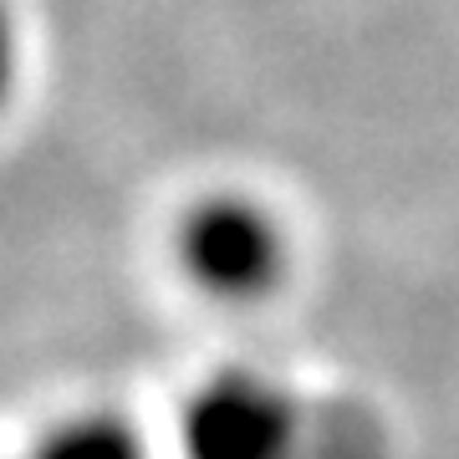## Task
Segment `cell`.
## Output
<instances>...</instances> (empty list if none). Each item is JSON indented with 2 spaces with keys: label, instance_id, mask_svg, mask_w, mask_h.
I'll return each instance as SVG.
<instances>
[{
  "label": "cell",
  "instance_id": "obj_1",
  "mask_svg": "<svg viewBox=\"0 0 459 459\" xmlns=\"http://www.w3.org/2000/svg\"><path fill=\"white\" fill-rule=\"evenodd\" d=\"M184 459H388V434L358 403H316L250 368L214 373L179 419Z\"/></svg>",
  "mask_w": 459,
  "mask_h": 459
},
{
  "label": "cell",
  "instance_id": "obj_2",
  "mask_svg": "<svg viewBox=\"0 0 459 459\" xmlns=\"http://www.w3.org/2000/svg\"><path fill=\"white\" fill-rule=\"evenodd\" d=\"M179 261L204 291L246 301V296H261L281 281L286 235L255 199L220 195L184 214Z\"/></svg>",
  "mask_w": 459,
  "mask_h": 459
},
{
  "label": "cell",
  "instance_id": "obj_3",
  "mask_svg": "<svg viewBox=\"0 0 459 459\" xmlns=\"http://www.w3.org/2000/svg\"><path fill=\"white\" fill-rule=\"evenodd\" d=\"M26 459H148L143 439L117 413H77L36 439Z\"/></svg>",
  "mask_w": 459,
  "mask_h": 459
},
{
  "label": "cell",
  "instance_id": "obj_4",
  "mask_svg": "<svg viewBox=\"0 0 459 459\" xmlns=\"http://www.w3.org/2000/svg\"><path fill=\"white\" fill-rule=\"evenodd\" d=\"M11 82H16V21L0 0V102L11 98Z\"/></svg>",
  "mask_w": 459,
  "mask_h": 459
}]
</instances>
